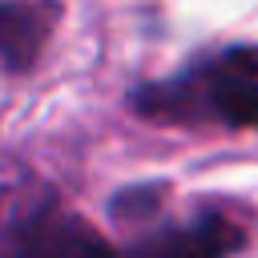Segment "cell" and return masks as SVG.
<instances>
[{"mask_svg":"<svg viewBox=\"0 0 258 258\" xmlns=\"http://www.w3.org/2000/svg\"><path fill=\"white\" fill-rule=\"evenodd\" d=\"M133 109L149 121L189 129H258V48L234 44L194 60L177 77L141 85Z\"/></svg>","mask_w":258,"mask_h":258,"instance_id":"cell-1","label":"cell"},{"mask_svg":"<svg viewBox=\"0 0 258 258\" xmlns=\"http://www.w3.org/2000/svg\"><path fill=\"white\" fill-rule=\"evenodd\" d=\"M0 258H125L81 210L44 181L0 185Z\"/></svg>","mask_w":258,"mask_h":258,"instance_id":"cell-2","label":"cell"},{"mask_svg":"<svg viewBox=\"0 0 258 258\" xmlns=\"http://www.w3.org/2000/svg\"><path fill=\"white\" fill-rule=\"evenodd\" d=\"M121 226H129L125 258H234L246 242V230L234 214L206 206L185 218H165L161 198L129 189L117 202Z\"/></svg>","mask_w":258,"mask_h":258,"instance_id":"cell-3","label":"cell"},{"mask_svg":"<svg viewBox=\"0 0 258 258\" xmlns=\"http://www.w3.org/2000/svg\"><path fill=\"white\" fill-rule=\"evenodd\" d=\"M56 24L52 0H0V69H32Z\"/></svg>","mask_w":258,"mask_h":258,"instance_id":"cell-4","label":"cell"}]
</instances>
